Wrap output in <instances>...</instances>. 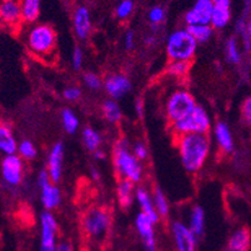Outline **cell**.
<instances>
[{
	"label": "cell",
	"mask_w": 251,
	"mask_h": 251,
	"mask_svg": "<svg viewBox=\"0 0 251 251\" xmlns=\"http://www.w3.org/2000/svg\"><path fill=\"white\" fill-rule=\"evenodd\" d=\"M241 115L244 122L251 126V97H248L241 104Z\"/></svg>",
	"instance_id": "39"
},
{
	"label": "cell",
	"mask_w": 251,
	"mask_h": 251,
	"mask_svg": "<svg viewBox=\"0 0 251 251\" xmlns=\"http://www.w3.org/2000/svg\"><path fill=\"white\" fill-rule=\"evenodd\" d=\"M227 248L232 251H250L251 232L248 227H239L229 237Z\"/></svg>",
	"instance_id": "22"
},
{
	"label": "cell",
	"mask_w": 251,
	"mask_h": 251,
	"mask_svg": "<svg viewBox=\"0 0 251 251\" xmlns=\"http://www.w3.org/2000/svg\"><path fill=\"white\" fill-rule=\"evenodd\" d=\"M101 113L105 120L110 124H118L123 118L122 108L119 106L118 101L115 99H111V98L102 102Z\"/></svg>",
	"instance_id": "27"
},
{
	"label": "cell",
	"mask_w": 251,
	"mask_h": 251,
	"mask_svg": "<svg viewBox=\"0 0 251 251\" xmlns=\"http://www.w3.org/2000/svg\"><path fill=\"white\" fill-rule=\"evenodd\" d=\"M191 231L198 237H201L205 231V211L200 205H194L189 213V224Z\"/></svg>",
	"instance_id": "24"
},
{
	"label": "cell",
	"mask_w": 251,
	"mask_h": 251,
	"mask_svg": "<svg viewBox=\"0 0 251 251\" xmlns=\"http://www.w3.org/2000/svg\"><path fill=\"white\" fill-rule=\"evenodd\" d=\"M124 48L126 50H133L135 48V34L133 30H127L124 35Z\"/></svg>",
	"instance_id": "41"
},
{
	"label": "cell",
	"mask_w": 251,
	"mask_h": 251,
	"mask_svg": "<svg viewBox=\"0 0 251 251\" xmlns=\"http://www.w3.org/2000/svg\"><path fill=\"white\" fill-rule=\"evenodd\" d=\"M223 251H232V250H230V249L227 248V249H225V250H223Z\"/></svg>",
	"instance_id": "48"
},
{
	"label": "cell",
	"mask_w": 251,
	"mask_h": 251,
	"mask_svg": "<svg viewBox=\"0 0 251 251\" xmlns=\"http://www.w3.org/2000/svg\"><path fill=\"white\" fill-rule=\"evenodd\" d=\"M23 13V22L26 24H33L38 20L40 15V6L42 1L40 0H20Z\"/></svg>",
	"instance_id": "25"
},
{
	"label": "cell",
	"mask_w": 251,
	"mask_h": 251,
	"mask_svg": "<svg viewBox=\"0 0 251 251\" xmlns=\"http://www.w3.org/2000/svg\"><path fill=\"white\" fill-rule=\"evenodd\" d=\"M194 95L186 89H176L170 93L165 104V115L169 124L176 123L188 116L196 108Z\"/></svg>",
	"instance_id": "7"
},
{
	"label": "cell",
	"mask_w": 251,
	"mask_h": 251,
	"mask_svg": "<svg viewBox=\"0 0 251 251\" xmlns=\"http://www.w3.org/2000/svg\"><path fill=\"white\" fill-rule=\"evenodd\" d=\"M93 154H94V157L97 160H104L105 157H106V154H105V151L102 149L97 150V151L93 152Z\"/></svg>",
	"instance_id": "44"
},
{
	"label": "cell",
	"mask_w": 251,
	"mask_h": 251,
	"mask_svg": "<svg viewBox=\"0 0 251 251\" xmlns=\"http://www.w3.org/2000/svg\"><path fill=\"white\" fill-rule=\"evenodd\" d=\"M188 30L190 31L191 35L195 38V40L199 44H205L213 38L214 30L211 24H198V25H190L188 26Z\"/></svg>",
	"instance_id": "29"
},
{
	"label": "cell",
	"mask_w": 251,
	"mask_h": 251,
	"mask_svg": "<svg viewBox=\"0 0 251 251\" xmlns=\"http://www.w3.org/2000/svg\"><path fill=\"white\" fill-rule=\"evenodd\" d=\"M135 229L143 243L144 251H156L155 223L145 214L139 213L135 218Z\"/></svg>",
	"instance_id": "13"
},
{
	"label": "cell",
	"mask_w": 251,
	"mask_h": 251,
	"mask_svg": "<svg viewBox=\"0 0 251 251\" xmlns=\"http://www.w3.org/2000/svg\"><path fill=\"white\" fill-rule=\"evenodd\" d=\"M63 97L64 99L68 100V101L70 102L76 101V100L80 99L81 97L80 88H77V86H68V88L64 89Z\"/></svg>",
	"instance_id": "38"
},
{
	"label": "cell",
	"mask_w": 251,
	"mask_h": 251,
	"mask_svg": "<svg viewBox=\"0 0 251 251\" xmlns=\"http://www.w3.org/2000/svg\"><path fill=\"white\" fill-rule=\"evenodd\" d=\"M36 185H38L39 191H40V201L48 211H52L54 209L61 204V190L56 182L50 179V175L48 170H40L36 177Z\"/></svg>",
	"instance_id": "8"
},
{
	"label": "cell",
	"mask_w": 251,
	"mask_h": 251,
	"mask_svg": "<svg viewBox=\"0 0 251 251\" xmlns=\"http://www.w3.org/2000/svg\"><path fill=\"white\" fill-rule=\"evenodd\" d=\"M18 147H19V143H18L11 127L5 123H1V126H0V151L1 154H18Z\"/></svg>",
	"instance_id": "23"
},
{
	"label": "cell",
	"mask_w": 251,
	"mask_h": 251,
	"mask_svg": "<svg viewBox=\"0 0 251 251\" xmlns=\"http://www.w3.org/2000/svg\"><path fill=\"white\" fill-rule=\"evenodd\" d=\"M56 251H74V248L69 241H59Z\"/></svg>",
	"instance_id": "42"
},
{
	"label": "cell",
	"mask_w": 251,
	"mask_h": 251,
	"mask_svg": "<svg viewBox=\"0 0 251 251\" xmlns=\"http://www.w3.org/2000/svg\"><path fill=\"white\" fill-rule=\"evenodd\" d=\"M64 163V145L63 143H55L49 150L47 161V170L50 175V179L58 184L63 175Z\"/></svg>",
	"instance_id": "16"
},
{
	"label": "cell",
	"mask_w": 251,
	"mask_h": 251,
	"mask_svg": "<svg viewBox=\"0 0 251 251\" xmlns=\"http://www.w3.org/2000/svg\"><path fill=\"white\" fill-rule=\"evenodd\" d=\"M166 18V11L163 6L155 5L148 13V19H149L150 24L156 26V25H160L161 23H164Z\"/></svg>",
	"instance_id": "36"
},
{
	"label": "cell",
	"mask_w": 251,
	"mask_h": 251,
	"mask_svg": "<svg viewBox=\"0 0 251 251\" xmlns=\"http://www.w3.org/2000/svg\"><path fill=\"white\" fill-rule=\"evenodd\" d=\"M135 184L126 179H119L116 185V198H118L119 205L124 209L131 206L133 201L135 200Z\"/></svg>",
	"instance_id": "21"
},
{
	"label": "cell",
	"mask_w": 251,
	"mask_h": 251,
	"mask_svg": "<svg viewBox=\"0 0 251 251\" xmlns=\"http://www.w3.org/2000/svg\"><path fill=\"white\" fill-rule=\"evenodd\" d=\"M213 10V0H195L194 5L185 13V24L188 26L198 24H211Z\"/></svg>",
	"instance_id": "12"
},
{
	"label": "cell",
	"mask_w": 251,
	"mask_h": 251,
	"mask_svg": "<svg viewBox=\"0 0 251 251\" xmlns=\"http://www.w3.org/2000/svg\"><path fill=\"white\" fill-rule=\"evenodd\" d=\"M134 11V1L133 0H122L118 4L115 9V15L118 19L126 20L129 19L130 15L133 14Z\"/></svg>",
	"instance_id": "35"
},
{
	"label": "cell",
	"mask_w": 251,
	"mask_h": 251,
	"mask_svg": "<svg viewBox=\"0 0 251 251\" xmlns=\"http://www.w3.org/2000/svg\"><path fill=\"white\" fill-rule=\"evenodd\" d=\"M25 44L29 51L38 58L49 59L55 55L58 36L52 26L48 24H34L25 33Z\"/></svg>",
	"instance_id": "3"
},
{
	"label": "cell",
	"mask_w": 251,
	"mask_h": 251,
	"mask_svg": "<svg viewBox=\"0 0 251 251\" xmlns=\"http://www.w3.org/2000/svg\"><path fill=\"white\" fill-rule=\"evenodd\" d=\"M250 251H251V249H250Z\"/></svg>",
	"instance_id": "51"
},
{
	"label": "cell",
	"mask_w": 251,
	"mask_h": 251,
	"mask_svg": "<svg viewBox=\"0 0 251 251\" xmlns=\"http://www.w3.org/2000/svg\"><path fill=\"white\" fill-rule=\"evenodd\" d=\"M133 152H134V155H135V156L138 157L140 161L145 160V159L148 157V155H149V151H148L147 145H145L144 143H141V141H138V143L134 144Z\"/></svg>",
	"instance_id": "40"
},
{
	"label": "cell",
	"mask_w": 251,
	"mask_h": 251,
	"mask_svg": "<svg viewBox=\"0 0 251 251\" xmlns=\"http://www.w3.org/2000/svg\"><path fill=\"white\" fill-rule=\"evenodd\" d=\"M91 175H93V179H99V171L95 170V169H91Z\"/></svg>",
	"instance_id": "47"
},
{
	"label": "cell",
	"mask_w": 251,
	"mask_h": 251,
	"mask_svg": "<svg viewBox=\"0 0 251 251\" xmlns=\"http://www.w3.org/2000/svg\"><path fill=\"white\" fill-rule=\"evenodd\" d=\"M81 139H83L84 147L86 148V150L90 152H95L97 150L101 149V143L102 138L100 135V133L98 130H95L94 127L86 126L85 129L81 131Z\"/></svg>",
	"instance_id": "28"
},
{
	"label": "cell",
	"mask_w": 251,
	"mask_h": 251,
	"mask_svg": "<svg viewBox=\"0 0 251 251\" xmlns=\"http://www.w3.org/2000/svg\"><path fill=\"white\" fill-rule=\"evenodd\" d=\"M171 235L176 251H196L198 246V239L188 224L182 221H174L171 225Z\"/></svg>",
	"instance_id": "11"
},
{
	"label": "cell",
	"mask_w": 251,
	"mask_h": 251,
	"mask_svg": "<svg viewBox=\"0 0 251 251\" xmlns=\"http://www.w3.org/2000/svg\"><path fill=\"white\" fill-rule=\"evenodd\" d=\"M135 200L140 207V213L145 214L149 216L155 224L159 223L160 215L156 211V207L154 205V199H152V194L149 193V190L145 188H138L135 193Z\"/></svg>",
	"instance_id": "20"
},
{
	"label": "cell",
	"mask_w": 251,
	"mask_h": 251,
	"mask_svg": "<svg viewBox=\"0 0 251 251\" xmlns=\"http://www.w3.org/2000/svg\"><path fill=\"white\" fill-rule=\"evenodd\" d=\"M61 124H63L64 130L68 134H75L80 126V120L77 118L74 110L70 108H65L61 111Z\"/></svg>",
	"instance_id": "30"
},
{
	"label": "cell",
	"mask_w": 251,
	"mask_h": 251,
	"mask_svg": "<svg viewBox=\"0 0 251 251\" xmlns=\"http://www.w3.org/2000/svg\"><path fill=\"white\" fill-rule=\"evenodd\" d=\"M191 61L182 60H170L166 67V73L173 77H184L190 72Z\"/></svg>",
	"instance_id": "31"
},
{
	"label": "cell",
	"mask_w": 251,
	"mask_h": 251,
	"mask_svg": "<svg viewBox=\"0 0 251 251\" xmlns=\"http://www.w3.org/2000/svg\"><path fill=\"white\" fill-rule=\"evenodd\" d=\"M155 43H156V39H155V36L150 35L145 39V44H147L148 47H154Z\"/></svg>",
	"instance_id": "46"
},
{
	"label": "cell",
	"mask_w": 251,
	"mask_h": 251,
	"mask_svg": "<svg viewBox=\"0 0 251 251\" xmlns=\"http://www.w3.org/2000/svg\"><path fill=\"white\" fill-rule=\"evenodd\" d=\"M213 133L219 150L221 152H224V154H230V152H232V150L235 148V144L229 125L224 122L216 123L215 126H214Z\"/></svg>",
	"instance_id": "18"
},
{
	"label": "cell",
	"mask_w": 251,
	"mask_h": 251,
	"mask_svg": "<svg viewBox=\"0 0 251 251\" xmlns=\"http://www.w3.org/2000/svg\"><path fill=\"white\" fill-rule=\"evenodd\" d=\"M0 18L4 26L9 29L18 28L22 23H24L20 0H1Z\"/></svg>",
	"instance_id": "15"
},
{
	"label": "cell",
	"mask_w": 251,
	"mask_h": 251,
	"mask_svg": "<svg viewBox=\"0 0 251 251\" xmlns=\"http://www.w3.org/2000/svg\"><path fill=\"white\" fill-rule=\"evenodd\" d=\"M135 110H136V114H138L139 116L143 115V100L141 99L135 100Z\"/></svg>",
	"instance_id": "43"
},
{
	"label": "cell",
	"mask_w": 251,
	"mask_h": 251,
	"mask_svg": "<svg viewBox=\"0 0 251 251\" xmlns=\"http://www.w3.org/2000/svg\"><path fill=\"white\" fill-rule=\"evenodd\" d=\"M104 89L111 99H122L131 90V81L125 74L115 73L106 76L104 80Z\"/></svg>",
	"instance_id": "14"
},
{
	"label": "cell",
	"mask_w": 251,
	"mask_h": 251,
	"mask_svg": "<svg viewBox=\"0 0 251 251\" xmlns=\"http://www.w3.org/2000/svg\"><path fill=\"white\" fill-rule=\"evenodd\" d=\"M244 15L246 17V29H248V35L251 40V14L250 15L244 14Z\"/></svg>",
	"instance_id": "45"
},
{
	"label": "cell",
	"mask_w": 251,
	"mask_h": 251,
	"mask_svg": "<svg viewBox=\"0 0 251 251\" xmlns=\"http://www.w3.org/2000/svg\"><path fill=\"white\" fill-rule=\"evenodd\" d=\"M169 125L174 136L185 134H209L211 130V118L204 106L196 105V108L188 116Z\"/></svg>",
	"instance_id": "6"
},
{
	"label": "cell",
	"mask_w": 251,
	"mask_h": 251,
	"mask_svg": "<svg viewBox=\"0 0 251 251\" xmlns=\"http://www.w3.org/2000/svg\"><path fill=\"white\" fill-rule=\"evenodd\" d=\"M152 199H154V205L156 207V211L159 213L160 218H166L170 211V206H169V201L166 195L160 188H155L152 191Z\"/></svg>",
	"instance_id": "32"
},
{
	"label": "cell",
	"mask_w": 251,
	"mask_h": 251,
	"mask_svg": "<svg viewBox=\"0 0 251 251\" xmlns=\"http://www.w3.org/2000/svg\"><path fill=\"white\" fill-rule=\"evenodd\" d=\"M24 159L19 156L18 154L13 155H4L1 159V179L4 184L9 188H18L23 182L25 173Z\"/></svg>",
	"instance_id": "10"
},
{
	"label": "cell",
	"mask_w": 251,
	"mask_h": 251,
	"mask_svg": "<svg viewBox=\"0 0 251 251\" xmlns=\"http://www.w3.org/2000/svg\"><path fill=\"white\" fill-rule=\"evenodd\" d=\"M73 28L77 39L85 40L91 31V15L86 6H77L73 15Z\"/></svg>",
	"instance_id": "17"
},
{
	"label": "cell",
	"mask_w": 251,
	"mask_h": 251,
	"mask_svg": "<svg viewBox=\"0 0 251 251\" xmlns=\"http://www.w3.org/2000/svg\"><path fill=\"white\" fill-rule=\"evenodd\" d=\"M213 1H214V3H216V1H219V0H213Z\"/></svg>",
	"instance_id": "50"
},
{
	"label": "cell",
	"mask_w": 251,
	"mask_h": 251,
	"mask_svg": "<svg viewBox=\"0 0 251 251\" xmlns=\"http://www.w3.org/2000/svg\"><path fill=\"white\" fill-rule=\"evenodd\" d=\"M85 236L95 244L102 243L108 237L111 227V215L101 206L90 207L85 211L81 220Z\"/></svg>",
	"instance_id": "5"
},
{
	"label": "cell",
	"mask_w": 251,
	"mask_h": 251,
	"mask_svg": "<svg viewBox=\"0 0 251 251\" xmlns=\"http://www.w3.org/2000/svg\"><path fill=\"white\" fill-rule=\"evenodd\" d=\"M175 145L182 166L190 174L199 173L209 159L211 143L207 134H185L175 136Z\"/></svg>",
	"instance_id": "1"
},
{
	"label": "cell",
	"mask_w": 251,
	"mask_h": 251,
	"mask_svg": "<svg viewBox=\"0 0 251 251\" xmlns=\"http://www.w3.org/2000/svg\"><path fill=\"white\" fill-rule=\"evenodd\" d=\"M18 155L22 159L26 161L34 160L38 155V149H36L35 144L31 140L24 139V140L19 141V147H18Z\"/></svg>",
	"instance_id": "33"
},
{
	"label": "cell",
	"mask_w": 251,
	"mask_h": 251,
	"mask_svg": "<svg viewBox=\"0 0 251 251\" xmlns=\"http://www.w3.org/2000/svg\"><path fill=\"white\" fill-rule=\"evenodd\" d=\"M198 45L199 43L191 35L188 28L176 29L171 31L166 38V56L169 60L193 61L198 51Z\"/></svg>",
	"instance_id": "4"
},
{
	"label": "cell",
	"mask_w": 251,
	"mask_h": 251,
	"mask_svg": "<svg viewBox=\"0 0 251 251\" xmlns=\"http://www.w3.org/2000/svg\"><path fill=\"white\" fill-rule=\"evenodd\" d=\"M249 67H250V69H251V59H250V61H249Z\"/></svg>",
	"instance_id": "49"
},
{
	"label": "cell",
	"mask_w": 251,
	"mask_h": 251,
	"mask_svg": "<svg viewBox=\"0 0 251 251\" xmlns=\"http://www.w3.org/2000/svg\"><path fill=\"white\" fill-rule=\"evenodd\" d=\"M113 164L119 179H126L138 184L143 179V164L129 148L126 139L116 141L113 150Z\"/></svg>",
	"instance_id": "2"
},
{
	"label": "cell",
	"mask_w": 251,
	"mask_h": 251,
	"mask_svg": "<svg viewBox=\"0 0 251 251\" xmlns=\"http://www.w3.org/2000/svg\"><path fill=\"white\" fill-rule=\"evenodd\" d=\"M83 83L89 90H93V91L100 90L101 88H104V80H102L101 77H100L97 73H93V72H88L84 74Z\"/></svg>",
	"instance_id": "34"
},
{
	"label": "cell",
	"mask_w": 251,
	"mask_h": 251,
	"mask_svg": "<svg viewBox=\"0 0 251 251\" xmlns=\"http://www.w3.org/2000/svg\"><path fill=\"white\" fill-rule=\"evenodd\" d=\"M225 58H226L227 63L232 64V65H239L243 60V55H241V48L240 42L236 36H230L225 42Z\"/></svg>",
	"instance_id": "26"
},
{
	"label": "cell",
	"mask_w": 251,
	"mask_h": 251,
	"mask_svg": "<svg viewBox=\"0 0 251 251\" xmlns=\"http://www.w3.org/2000/svg\"><path fill=\"white\" fill-rule=\"evenodd\" d=\"M231 20V1L230 0H219L214 3L211 25L216 30L226 28Z\"/></svg>",
	"instance_id": "19"
},
{
	"label": "cell",
	"mask_w": 251,
	"mask_h": 251,
	"mask_svg": "<svg viewBox=\"0 0 251 251\" xmlns=\"http://www.w3.org/2000/svg\"><path fill=\"white\" fill-rule=\"evenodd\" d=\"M40 225V249L39 251H56L58 249L59 226L51 211L45 210L39 218Z\"/></svg>",
	"instance_id": "9"
},
{
	"label": "cell",
	"mask_w": 251,
	"mask_h": 251,
	"mask_svg": "<svg viewBox=\"0 0 251 251\" xmlns=\"http://www.w3.org/2000/svg\"><path fill=\"white\" fill-rule=\"evenodd\" d=\"M84 64V51L81 48L75 47L72 54V65L74 70H80Z\"/></svg>",
	"instance_id": "37"
}]
</instances>
